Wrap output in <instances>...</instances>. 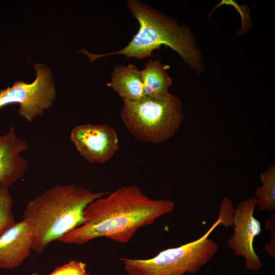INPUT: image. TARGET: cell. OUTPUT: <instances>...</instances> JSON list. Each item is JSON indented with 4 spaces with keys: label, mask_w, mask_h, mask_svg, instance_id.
Segmentation results:
<instances>
[{
    "label": "cell",
    "mask_w": 275,
    "mask_h": 275,
    "mask_svg": "<svg viewBox=\"0 0 275 275\" xmlns=\"http://www.w3.org/2000/svg\"><path fill=\"white\" fill-rule=\"evenodd\" d=\"M174 208L173 202L151 199L136 186H122L90 203L84 211L82 224L59 241L81 245L104 237L126 243L139 229Z\"/></svg>",
    "instance_id": "obj_1"
},
{
    "label": "cell",
    "mask_w": 275,
    "mask_h": 275,
    "mask_svg": "<svg viewBox=\"0 0 275 275\" xmlns=\"http://www.w3.org/2000/svg\"><path fill=\"white\" fill-rule=\"evenodd\" d=\"M108 193L74 184L57 185L28 202L22 218L32 233V250L42 253L50 243L81 225L87 206Z\"/></svg>",
    "instance_id": "obj_2"
},
{
    "label": "cell",
    "mask_w": 275,
    "mask_h": 275,
    "mask_svg": "<svg viewBox=\"0 0 275 275\" xmlns=\"http://www.w3.org/2000/svg\"><path fill=\"white\" fill-rule=\"evenodd\" d=\"M127 4L139 24L137 33L127 45L118 51L102 54H92L85 49L80 52L86 54L91 61L116 54L141 60L152 56V51L163 45L176 51L197 72L201 71V57L193 36L186 26L178 25L174 19L139 1L129 0Z\"/></svg>",
    "instance_id": "obj_3"
},
{
    "label": "cell",
    "mask_w": 275,
    "mask_h": 275,
    "mask_svg": "<svg viewBox=\"0 0 275 275\" xmlns=\"http://www.w3.org/2000/svg\"><path fill=\"white\" fill-rule=\"evenodd\" d=\"M123 102L122 122L128 131L142 142L167 141L178 132L184 119L180 99L172 94L164 99L145 96Z\"/></svg>",
    "instance_id": "obj_4"
},
{
    "label": "cell",
    "mask_w": 275,
    "mask_h": 275,
    "mask_svg": "<svg viewBox=\"0 0 275 275\" xmlns=\"http://www.w3.org/2000/svg\"><path fill=\"white\" fill-rule=\"evenodd\" d=\"M221 225L225 226V222L219 215L209 230L194 241L167 249L149 259H119L129 275H184L196 273L217 252V244L209 239L208 236Z\"/></svg>",
    "instance_id": "obj_5"
},
{
    "label": "cell",
    "mask_w": 275,
    "mask_h": 275,
    "mask_svg": "<svg viewBox=\"0 0 275 275\" xmlns=\"http://www.w3.org/2000/svg\"><path fill=\"white\" fill-rule=\"evenodd\" d=\"M35 69L36 76L33 82L16 81L12 87L0 90V108L8 104H18L19 115L29 122L50 107L56 95L49 68L38 64Z\"/></svg>",
    "instance_id": "obj_6"
},
{
    "label": "cell",
    "mask_w": 275,
    "mask_h": 275,
    "mask_svg": "<svg viewBox=\"0 0 275 275\" xmlns=\"http://www.w3.org/2000/svg\"><path fill=\"white\" fill-rule=\"evenodd\" d=\"M255 197L239 202L234 209L232 225L234 233L227 243L235 255L244 259L245 268L260 270L262 263L253 246L254 238L261 232L260 222L254 216Z\"/></svg>",
    "instance_id": "obj_7"
},
{
    "label": "cell",
    "mask_w": 275,
    "mask_h": 275,
    "mask_svg": "<svg viewBox=\"0 0 275 275\" xmlns=\"http://www.w3.org/2000/svg\"><path fill=\"white\" fill-rule=\"evenodd\" d=\"M70 140L80 155L90 163H104L119 149L116 130L107 124H84L74 127Z\"/></svg>",
    "instance_id": "obj_8"
},
{
    "label": "cell",
    "mask_w": 275,
    "mask_h": 275,
    "mask_svg": "<svg viewBox=\"0 0 275 275\" xmlns=\"http://www.w3.org/2000/svg\"><path fill=\"white\" fill-rule=\"evenodd\" d=\"M28 148L27 142L17 136L12 126L6 134H0V187L9 188L23 177L29 164L21 154Z\"/></svg>",
    "instance_id": "obj_9"
},
{
    "label": "cell",
    "mask_w": 275,
    "mask_h": 275,
    "mask_svg": "<svg viewBox=\"0 0 275 275\" xmlns=\"http://www.w3.org/2000/svg\"><path fill=\"white\" fill-rule=\"evenodd\" d=\"M33 235L24 220L15 223L0 236V268L13 269L29 257Z\"/></svg>",
    "instance_id": "obj_10"
},
{
    "label": "cell",
    "mask_w": 275,
    "mask_h": 275,
    "mask_svg": "<svg viewBox=\"0 0 275 275\" xmlns=\"http://www.w3.org/2000/svg\"><path fill=\"white\" fill-rule=\"evenodd\" d=\"M107 86L123 100L135 101L146 96L141 70L134 64L115 67Z\"/></svg>",
    "instance_id": "obj_11"
},
{
    "label": "cell",
    "mask_w": 275,
    "mask_h": 275,
    "mask_svg": "<svg viewBox=\"0 0 275 275\" xmlns=\"http://www.w3.org/2000/svg\"><path fill=\"white\" fill-rule=\"evenodd\" d=\"M169 68L159 59H150L144 64L141 74L146 96L164 99L171 95L169 88L172 84V79L167 72Z\"/></svg>",
    "instance_id": "obj_12"
},
{
    "label": "cell",
    "mask_w": 275,
    "mask_h": 275,
    "mask_svg": "<svg viewBox=\"0 0 275 275\" xmlns=\"http://www.w3.org/2000/svg\"><path fill=\"white\" fill-rule=\"evenodd\" d=\"M261 185L255 191L256 205L262 211L275 210V166L272 164L260 174Z\"/></svg>",
    "instance_id": "obj_13"
},
{
    "label": "cell",
    "mask_w": 275,
    "mask_h": 275,
    "mask_svg": "<svg viewBox=\"0 0 275 275\" xmlns=\"http://www.w3.org/2000/svg\"><path fill=\"white\" fill-rule=\"evenodd\" d=\"M12 205L13 199L9 188L0 187V236L16 223Z\"/></svg>",
    "instance_id": "obj_14"
},
{
    "label": "cell",
    "mask_w": 275,
    "mask_h": 275,
    "mask_svg": "<svg viewBox=\"0 0 275 275\" xmlns=\"http://www.w3.org/2000/svg\"><path fill=\"white\" fill-rule=\"evenodd\" d=\"M86 263L81 260H71L57 267L49 275H90Z\"/></svg>",
    "instance_id": "obj_15"
},
{
    "label": "cell",
    "mask_w": 275,
    "mask_h": 275,
    "mask_svg": "<svg viewBox=\"0 0 275 275\" xmlns=\"http://www.w3.org/2000/svg\"><path fill=\"white\" fill-rule=\"evenodd\" d=\"M274 233H271L272 235L271 239L269 243L265 246V250L270 257L274 258L275 257V234Z\"/></svg>",
    "instance_id": "obj_16"
},
{
    "label": "cell",
    "mask_w": 275,
    "mask_h": 275,
    "mask_svg": "<svg viewBox=\"0 0 275 275\" xmlns=\"http://www.w3.org/2000/svg\"><path fill=\"white\" fill-rule=\"evenodd\" d=\"M30 275H41L36 272H32Z\"/></svg>",
    "instance_id": "obj_17"
},
{
    "label": "cell",
    "mask_w": 275,
    "mask_h": 275,
    "mask_svg": "<svg viewBox=\"0 0 275 275\" xmlns=\"http://www.w3.org/2000/svg\"><path fill=\"white\" fill-rule=\"evenodd\" d=\"M230 221V220H229ZM231 222V221H230ZM232 223V222H231Z\"/></svg>",
    "instance_id": "obj_18"
}]
</instances>
